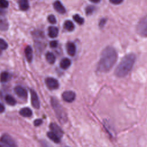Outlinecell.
Instances as JSON below:
<instances>
[{
  "label": "cell",
  "instance_id": "obj_1",
  "mask_svg": "<svg viewBox=\"0 0 147 147\" xmlns=\"http://www.w3.org/2000/svg\"><path fill=\"white\" fill-rule=\"evenodd\" d=\"M118 55L115 49L111 46L106 47L102 52L98 63L97 71L105 73L109 72L117 61Z\"/></svg>",
  "mask_w": 147,
  "mask_h": 147
},
{
  "label": "cell",
  "instance_id": "obj_2",
  "mask_svg": "<svg viewBox=\"0 0 147 147\" xmlns=\"http://www.w3.org/2000/svg\"><path fill=\"white\" fill-rule=\"evenodd\" d=\"M136 60V56L134 53L126 55L115 70V75L118 78H123L127 75L131 71Z\"/></svg>",
  "mask_w": 147,
  "mask_h": 147
},
{
  "label": "cell",
  "instance_id": "obj_3",
  "mask_svg": "<svg viewBox=\"0 0 147 147\" xmlns=\"http://www.w3.org/2000/svg\"><path fill=\"white\" fill-rule=\"evenodd\" d=\"M51 103L52 108L53 109L56 115V117H57L60 122H61V123H65L67 121V117L66 113L63 109V107L59 103L58 100L55 98H51Z\"/></svg>",
  "mask_w": 147,
  "mask_h": 147
},
{
  "label": "cell",
  "instance_id": "obj_4",
  "mask_svg": "<svg viewBox=\"0 0 147 147\" xmlns=\"http://www.w3.org/2000/svg\"><path fill=\"white\" fill-rule=\"evenodd\" d=\"M136 32L142 37H147V16L138 22L136 26Z\"/></svg>",
  "mask_w": 147,
  "mask_h": 147
},
{
  "label": "cell",
  "instance_id": "obj_5",
  "mask_svg": "<svg viewBox=\"0 0 147 147\" xmlns=\"http://www.w3.org/2000/svg\"><path fill=\"white\" fill-rule=\"evenodd\" d=\"M0 142L5 145L9 146H16V143L14 140L8 134H4L0 138Z\"/></svg>",
  "mask_w": 147,
  "mask_h": 147
},
{
  "label": "cell",
  "instance_id": "obj_6",
  "mask_svg": "<svg viewBox=\"0 0 147 147\" xmlns=\"http://www.w3.org/2000/svg\"><path fill=\"white\" fill-rule=\"evenodd\" d=\"M45 82L47 86L50 90H55L59 87L58 81L53 78H47Z\"/></svg>",
  "mask_w": 147,
  "mask_h": 147
},
{
  "label": "cell",
  "instance_id": "obj_7",
  "mask_svg": "<svg viewBox=\"0 0 147 147\" xmlns=\"http://www.w3.org/2000/svg\"><path fill=\"white\" fill-rule=\"evenodd\" d=\"M30 95H31V103L33 107L36 109H38L40 107V101L37 96V93L33 90H30Z\"/></svg>",
  "mask_w": 147,
  "mask_h": 147
},
{
  "label": "cell",
  "instance_id": "obj_8",
  "mask_svg": "<svg viewBox=\"0 0 147 147\" xmlns=\"http://www.w3.org/2000/svg\"><path fill=\"white\" fill-rule=\"evenodd\" d=\"M75 94L72 91H64L62 94L63 99L67 102H72L75 99Z\"/></svg>",
  "mask_w": 147,
  "mask_h": 147
},
{
  "label": "cell",
  "instance_id": "obj_9",
  "mask_svg": "<svg viewBox=\"0 0 147 147\" xmlns=\"http://www.w3.org/2000/svg\"><path fill=\"white\" fill-rule=\"evenodd\" d=\"M9 23L5 14L0 11V30L5 31L8 29Z\"/></svg>",
  "mask_w": 147,
  "mask_h": 147
},
{
  "label": "cell",
  "instance_id": "obj_10",
  "mask_svg": "<svg viewBox=\"0 0 147 147\" xmlns=\"http://www.w3.org/2000/svg\"><path fill=\"white\" fill-rule=\"evenodd\" d=\"M16 95L21 99H25L27 98V92L25 88L21 86H17L14 89Z\"/></svg>",
  "mask_w": 147,
  "mask_h": 147
},
{
  "label": "cell",
  "instance_id": "obj_11",
  "mask_svg": "<svg viewBox=\"0 0 147 147\" xmlns=\"http://www.w3.org/2000/svg\"><path fill=\"white\" fill-rule=\"evenodd\" d=\"M53 7L55 10L60 14H64L66 10L63 4L59 1H56L53 3Z\"/></svg>",
  "mask_w": 147,
  "mask_h": 147
},
{
  "label": "cell",
  "instance_id": "obj_12",
  "mask_svg": "<svg viewBox=\"0 0 147 147\" xmlns=\"http://www.w3.org/2000/svg\"><path fill=\"white\" fill-rule=\"evenodd\" d=\"M49 127H50L51 130L53 132H54L55 133L57 134L60 137L63 136V131L61 130V129L60 127V126H58L57 124H56L55 123H51Z\"/></svg>",
  "mask_w": 147,
  "mask_h": 147
},
{
  "label": "cell",
  "instance_id": "obj_13",
  "mask_svg": "<svg viewBox=\"0 0 147 147\" xmlns=\"http://www.w3.org/2000/svg\"><path fill=\"white\" fill-rule=\"evenodd\" d=\"M25 55L28 61L31 62L33 59V50L30 46L28 45L25 48Z\"/></svg>",
  "mask_w": 147,
  "mask_h": 147
},
{
  "label": "cell",
  "instance_id": "obj_14",
  "mask_svg": "<svg viewBox=\"0 0 147 147\" xmlns=\"http://www.w3.org/2000/svg\"><path fill=\"white\" fill-rule=\"evenodd\" d=\"M67 52L69 55L70 56H74L75 53H76V47L74 43L69 42L67 43Z\"/></svg>",
  "mask_w": 147,
  "mask_h": 147
},
{
  "label": "cell",
  "instance_id": "obj_15",
  "mask_svg": "<svg viewBox=\"0 0 147 147\" xmlns=\"http://www.w3.org/2000/svg\"><path fill=\"white\" fill-rule=\"evenodd\" d=\"M47 136L48 137V138L51 140L52 141H53L56 144H59L60 142V137L56 134V133H55L54 132L52 131H49L47 133Z\"/></svg>",
  "mask_w": 147,
  "mask_h": 147
},
{
  "label": "cell",
  "instance_id": "obj_16",
  "mask_svg": "<svg viewBox=\"0 0 147 147\" xmlns=\"http://www.w3.org/2000/svg\"><path fill=\"white\" fill-rule=\"evenodd\" d=\"M59 33V30L57 28L51 26L48 28V35L51 38H55L57 37Z\"/></svg>",
  "mask_w": 147,
  "mask_h": 147
},
{
  "label": "cell",
  "instance_id": "obj_17",
  "mask_svg": "<svg viewBox=\"0 0 147 147\" xmlns=\"http://www.w3.org/2000/svg\"><path fill=\"white\" fill-rule=\"evenodd\" d=\"M71 61L69 59L64 58L61 60L60 63V67L62 69H65L68 68L71 65Z\"/></svg>",
  "mask_w": 147,
  "mask_h": 147
},
{
  "label": "cell",
  "instance_id": "obj_18",
  "mask_svg": "<svg viewBox=\"0 0 147 147\" xmlns=\"http://www.w3.org/2000/svg\"><path fill=\"white\" fill-rule=\"evenodd\" d=\"M20 114L24 117H29L32 115V110L28 107H24L20 110Z\"/></svg>",
  "mask_w": 147,
  "mask_h": 147
},
{
  "label": "cell",
  "instance_id": "obj_19",
  "mask_svg": "<svg viewBox=\"0 0 147 147\" xmlns=\"http://www.w3.org/2000/svg\"><path fill=\"white\" fill-rule=\"evenodd\" d=\"M18 5L20 9L23 11L27 10L29 7L28 0H19Z\"/></svg>",
  "mask_w": 147,
  "mask_h": 147
},
{
  "label": "cell",
  "instance_id": "obj_20",
  "mask_svg": "<svg viewBox=\"0 0 147 147\" xmlns=\"http://www.w3.org/2000/svg\"><path fill=\"white\" fill-rule=\"evenodd\" d=\"M45 57L47 61L49 64H53L56 61V57L54 55V54L52 52H48L45 55Z\"/></svg>",
  "mask_w": 147,
  "mask_h": 147
},
{
  "label": "cell",
  "instance_id": "obj_21",
  "mask_svg": "<svg viewBox=\"0 0 147 147\" xmlns=\"http://www.w3.org/2000/svg\"><path fill=\"white\" fill-rule=\"evenodd\" d=\"M64 27L69 32H71L75 29L74 24L71 21H69V20H67L64 22Z\"/></svg>",
  "mask_w": 147,
  "mask_h": 147
},
{
  "label": "cell",
  "instance_id": "obj_22",
  "mask_svg": "<svg viewBox=\"0 0 147 147\" xmlns=\"http://www.w3.org/2000/svg\"><path fill=\"white\" fill-rule=\"evenodd\" d=\"M5 101L6 102V103L11 106H14L16 104V101L15 100V99L10 95H6L5 96Z\"/></svg>",
  "mask_w": 147,
  "mask_h": 147
},
{
  "label": "cell",
  "instance_id": "obj_23",
  "mask_svg": "<svg viewBox=\"0 0 147 147\" xmlns=\"http://www.w3.org/2000/svg\"><path fill=\"white\" fill-rule=\"evenodd\" d=\"M9 74L6 71L2 72L0 75V81L1 82H6L9 79Z\"/></svg>",
  "mask_w": 147,
  "mask_h": 147
},
{
  "label": "cell",
  "instance_id": "obj_24",
  "mask_svg": "<svg viewBox=\"0 0 147 147\" xmlns=\"http://www.w3.org/2000/svg\"><path fill=\"white\" fill-rule=\"evenodd\" d=\"M73 19L75 22H76L78 24H79L80 25L83 24L84 22V20L83 18L80 17L79 14H75L73 16Z\"/></svg>",
  "mask_w": 147,
  "mask_h": 147
},
{
  "label": "cell",
  "instance_id": "obj_25",
  "mask_svg": "<svg viewBox=\"0 0 147 147\" xmlns=\"http://www.w3.org/2000/svg\"><path fill=\"white\" fill-rule=\"evenodd\" d=\"M8 45L7 42L2 38H0V49L2 50H5L7 49Z\"/></svg>",
  "mask_w": 147,
  "mask_h": 147
},
{
  "label": "cell",
  "instance_id": "obj_26",
  "mask_svg": "<svg viewBox=\"0 0 147 147\" xmlns=\"http://www.w3.org/2000/svg\"><path fill=\"white\" fill-rule=\"evenodd\" d=\"M94 10H95V7L94 6H87L86 9V13L87 15L89 16L92 14L94 13Z\"/></svg>",
  "mask_w": 147,
  "mask_h": 147
},
{
  "label": "cell",
  "instance_id": "obj_27",
  "mask_svg": "<svg viewBox=\"0 0 147 147\" xmlns=\"http://www.w3.org/2000/svg\"><path fill=\"white\" fill-rule=\"evenodd\" d=\"M48 20L52 24H55L56 23V17L53 14H50L48 16Z\"/></svg>",
  "mask_w": 147,
  "mask_h": 147
},
{
  "label": "cell",
  "instance_id": "obj_28",
  "mask_svg": "<svg viewBox=\"0 0 147 147\" xmlns=\"http://www.w3.org/2000/svg\"><path fill=\"white\" fill-rule=\"evenodd\" d=\"M9 6V2L6 0H0V7L2 8H6Z\"/></svg>",
  "mask_w": 147,
  "mask_h": 147
},
{
  "label": "cell",
  "instance_id": "obj_29",
  "mask_svg": "<svg viewBox=\"0 0 147 147\" xmlns=\"http://www.w3.org/2000/svg\"><path fill=\"white\" fill-rule=\"evenodd\" d=\"M42 121L41 119H36L34 121V125L35 126H40L42 124Z\"/></svg>",
  "mask_w": 147,
  "mask_h": 147
},
{
  "label": "cell",
  "instance_id": "obj_30",
  "mask_svg": "<svg viewBox=\"0 0 147 147\" xmlns=\"http://www.w3.org/2000/svg\"><path fill=\"white\" fill-rule=\"evenodd\" d=\"M106 19H105V18L101 19L100 21H99V27L101 28H102L105 26V24H106Z\"/></svg>",
  "mask_w": 147,
  "mask_h": 147
},
{
  "label": "cell",
  "instance_id": "obj_31",
  "mask_svg": "<svg viewBox=\"0 0 147 147\" xmlns=\"http://www.w3.org/2000/svg\"><path fill=\"white\" fill-rule=\"evenodd\" d=\"M123 0H109L110 2L114 5H119L123 2Z\"/></svg>",
  "mask_w": 147,
  "mask_h": 147
},
{
  "label": "cell",
  "instance_id": "obj_32",
  "mask_svg": "<svg viewBox=\"0 0 147 147\" xmlns=\"http://www.w3.org/2000/svg\"><path fill=\"white\" fill-rule=\"evenodd\" d=\"M57 46V42L56 41H52L50 42V47L51 48H56Z\"/></svg>",
  "mask_w": 147,
  "mask_h": 147
},
{
  "label": "cell",
  "instance_id": "obj_33",
  "mask_svg": "<svg viewBox=\"0 0 147 147\" xmlns=\"http://www.w3.org/2000/svg\"><path fill=\"white\" fill-rule=\"evenodd\" d=\"M4 111H5V107L1 103H0V113H3Z\"/></svg>",
  "mask_w": 147,
  "mask_h": 147
},
{
  "label": "cell",
  "instance_id": "obj_34",
  "mask_svg": "<svg viewBox=\"0 0 147 147\" xmlns=\"http://www.w3.org/2000/svg\"><path fill=\"white\" fill-rule=\"evenodd\" d=\"M90 1L91 2H93V3H96L99 2L100 0H90Z\"/></svg>",
  "mask_w": 147,
  "mask_h": 147
},
{
  "label": "cell",
  "instance_id": "obj_35",
  "mask_svg": "<svg viewBox=\"0 0 147 147\" xmlns=\"http://www.w3.org/2000/svg\"><path fill=\"white\" fill-rule=\"evenodd\" d=\"M1 55V51H0V55Z\"/></svg>",
  "mask_w": 147,
  "mask_h": 147
}]
</instances>
